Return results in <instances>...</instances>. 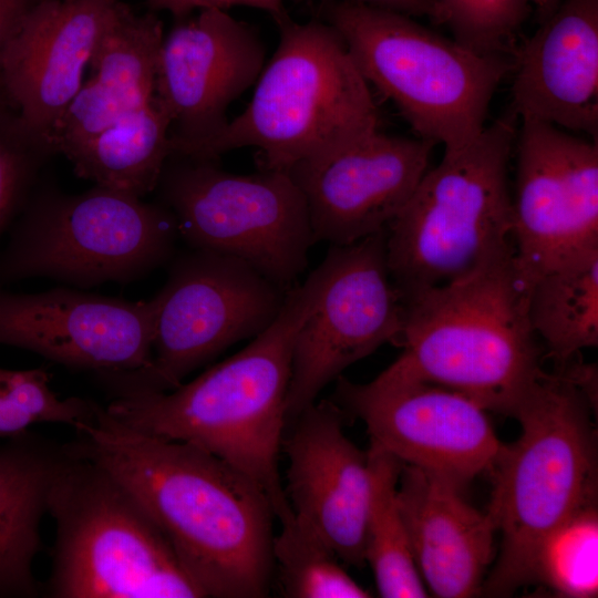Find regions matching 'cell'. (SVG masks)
I'll return each mask as SVG.
<instances>
[{
  "mask_svg": "<svg viewBox=\"0 0 598 598\" xmlns=\"http://www.w3.org/2000/svg\"><path fill=\"white\" fill-rule=\"evenodd\" d=\"M74 430L73 450L141 505L205 597L269 596L276 517L254 481L190 444L133 430L97 405Z\"/></svg>",
  "mask_w": 598,
  "mask_h": 598,
  "instance_id": "obj_1",
  "label": "cell"
},
{
  "mask_svg": "<svg viewBox=\"0 0 598 598\" xmlns=\"http://www.w3.org/2000/svg\"><path fill=\"white\" fill-rule=\"evenodd\" d=\"M322 262L287 292L276 320L236 354L166 390L120 392L104 410L142 433L190 444L254 481L285 522L293 512L279 474L285 401L297 334L328 279Z\"/></svg>",
  "mask_w": 598,
  "mask_h": 598,
  "instance_id": "obj_2",
  "label": "cell"
},
{
  "mask_svg": "<svg viewBox=\"0 0 598 598\" xmlns=\"http://www.w3.org/2000/svg\"><path fill=\"white\" fill-rule=\"evenodd\" d=\"M395 370L513 416L544 370L514 244L470 272L402 297Z\"/></svg>",
  "mask_w": 598,
  "mask_h": 598,
  "instance_id": "obj_3",
  "label": "cell"
},
{
  "mask_svg": "<svg viewBox=\"0 0 598 598\" xmlns=\"http://www.w3.org/2000/svg\"><path fill=\"white\" fill-rule=\"evenodd\" d=\"M277 49L248 106L213 138L183 155L219 159L255 147L260 168L286 172L379 131V112L340 34L326 21L276 22ZM179 154V153H178Z\"/></svg>",
  "mask_w": 598,
  "mask_h": 598,
  "instance_id": "obj_4",
  "label": "cell"
},
{
  "mask_svg": "<svg viewBox=\"0 0 598 598\" xmlns=\"http://www.w3.org/2000/svg\"><path fill=\"white\" fill-rule=\"evenodd\" d=\"M586 395L557 372H543L513 417L519 437L502 446L491 471L487 514L501 533V551L482 586L509 596L532 584L543 539L579 509L597 503L596 435Z\"/></svg>",
  "mask_w": 598,
  "mask_h": 598,
  "instance_id": "obj_5",
  "label": "cell"
},
{
  "mask_svg": "<svg viewBox=\"0 0 598 598\" xmlns=\"http://www.w3.org/2000/svg\"><path fill=\"white\" fill-rule=\"evenodd\" d=\"M368 83L391 100L419 137L456 152L485 127L512 64L443 38L411 17L349 1L320 3Z\"/></svg>",
  "mask_w": 598,
  "mask_h": 598,
  "instance_id": "obj_6",
  "label": "cell"
},
{
  "mask_svg": "<svg viewBox=\"0 0 598 598\" xmlns=\"http://www.w3.org/2000/svg\"><path fill=\"white\" fill-rule=\"evenodd\" d=\"M509 110L456 152H444L386 227V261L401 298L446 283L514 244Z\"/></svg>",
  "mask_w": 598,
  "mask_h": 598,
  "instance_id": "obj_7",
  "label": "cell"
},
{
  "mask_svg": "<svg viewBox=\"0 0 598 598\" xmlns=\"http://www.w3.org/2000/svg\"><path fill=\"white\" fill-rule=\"evenodd\" d=\"M47 512L55 524L50 597H205L141 505L73 448L58 463Z\"/></svg>",
  "mask_w": 598,
  "mask_h": 598,
  "instance_id": "obj_8",
  "label": "cell"
},
{
  "mask_svg": "<svg viewBox=\"0 0 598 598\" xmlns=\"http://www.w3.org/2000/svg\"><path fill=\"white\" fill-rule=\"evenodd\" d=\"M178 238L157 200L96 185L68 194L39 179L0 250V286L34 277L84 290L136 281L172 260Z\"/></svg>",
  "mask_w": 598,
  "mask_h": 598,
  "instance_id": "obj_9",
  "label": "cell"
},
{
  "mask_svg": "<svg viewBox=\"0 0 598 598\" xmlns=\"http://www.w3.org/2000/svg\"><path fill=\"white\" fill-rule=\"evenodd\" d=\"M188 248L236 257L290 289L315 244L305 197L283 171L241 175L171 153L155 188Z\"/></svg>",
  "mask_w": 598,
  "mask_h": 598,
  "instance_id": "obj_10",
  "label": "cell"
},
{
  "mask_svg": "<svg viewBox=\"0 0 598 598\" xmlns=\"http://www.w3.org/2000/svg\"><path fill=\"white\" fill-rule=\"evenodd\" d=\"M168 264L166 282L155 295L152 364L143 373L114 380L120 392L178 386L234 343L265 331L289 290L249 264L215 251L187 248Z\"/></svg>",
  "mask_w": 598,
  "mask_h": 598,
  "instance_id": "obj_11",
  "label": "cell"
},
{
  "mask_svg": "<svg viewBox=\"0 0 598 598\" xmlns=\"http://www.w3.org/2000/svg\"><path fill=\"white\" fill-rule=\"evenodd\" d=\"M328 279L295 341L285 401L286 423L317 401L352 363L396 343L403 302L386 261V228L343 246L330 245Z\"/></svg>",
  "mask_w": 598,
  "mask_h": 598,
  "instance_id": "obj_12",
  "label": "cell"
},
{
  "mask_svg": "<svg viewBox=\"0 0 598 598\" xmlns=\"http://www.w3.org/2000/svg\"><path fill=\"white\" fill-rule=\"evenodd\" d=\"M336 381L332 401L359 416L371 441L402 464L463 487L499 455L503 444L486 410L456 391L391 365L369 383Z\"/></svg>",
  "mask_w": 598,
  "mask_h": 598,
  "instance_id": "obj_13",
  "label": "cell"
},
{
  "mask_svg": "<svg viewBox=\"0 0 598 598\" xmlns=\"http://www.w3.org/2000/svg\"><path fill=\"white\" fill-rule=\"evenodd\" d=\"M520 120L512 235L526 293L548 268L598 246V145L547 122Z\"/></svg>",
  "mask_w": 598,
  "mask_h": 598,
  "instance_id": "obj_14",
  "label": "cell"
},
{
  "mask_svg": "<svg viewBox=\"0 0 598 598\" xmlns=\"http://www.w3.org/2000/svg\"><path fill=\"white\" fill-rule=\"evenodd\" d=\"M158 301H130L61 286L12 292L0 286V343L65 367L128 378L152 364Z\"/></svg>",
  "mask_w": 598,
  "mask_h": 598,
  "instance_id": "obj_15",
  "label": "cell"
},
{
  "mask_svg": "<svg viewBox=\"0 0 598 598\" xmlns=\"http://www.w3.org/2000/svg\"><path fill=\"white\" fill-rule=\"evenodd\" d=\"M266 65L259 33L226 10L203 9L164 35L155 96L171 117L172 153L185 154L228 123L229 105Z\"/></svg>",
  "mask_w": 598,
  "mask_h": 598,
  "instance_id": "obj_16",
  "label": "cell"
},
{
  "mask_svg": "<svg viewBox=\"0 0 598 598\" xmlns=\"http://www.w3.org/2000/svg\"><path fill=\"white\" fill-rule=\"evenodd\" d=\"M434 145L378 131L288 168L305 197L315 244L343 246L384 230L427 171Z\"/></svg>",
  "mask_w": 598,
  "mask_h": 598,
  "instance_id": "obj_17",
  "label": "cell"
},
{
  "mask_svg": "<svg viewBox=\"0 0 598 598\" xmlns=\"http://www.w3.org/2000/svg\"><path fill=\"white\" fill-rule=\"evenodd\" d=\"M121 1L44 0L7 47L0 97L33 137L53 147L54 131Z\"/></svg>",
  "mask_w": 598,
  "mask_h": 598,
  "instance_id": "obj_18",
  "label": "cell"
},
{
  "mask_svg": "<svg viewBox=\"0 0 598 598\" xmlns=\"http://www.w3.org/2000/svg\"><path fill=\"white\" fill-rule=\"evenodd\" d=\"M332 400L316 401L290 424L282 442L288 457L285 493L295 515L307 520L341 561L362 567L370 468L343 431Z\"/></svg>",
  "mask_w": 598,
  "mask_h": 598,
  "instance_id": "obj_19",
  "label": "cell"
},
{
  "mask_svg": "<svg viewBox=\"0 0 598 598\" xmlns=\"http://www.w3.org/2000/svg\"><path fill=\"white\" fill-rule=\"evenodd\" d=\"M511 111L598 136V0H561L516 54Z\"/></svg>",
  "mask_w": 598,
  "mask_h": 598,
  "instance_id": "obj_20",
  "label": "cell"
},
{
  "mask_svg": "<svg viewBox=\"0 0 598 598\" xmlns=\"http://www.w3.org/2000/svg\"><path fill=\"white\" fill-rule=\"evenodd\" d=\"M398 501L419 574L442 598L472 597L482 590L493 559L495 525L467 504L461 486L402 464Z\"/></svg>",
  "mask_w": 598,
  "mask_h": 598,
  "instance_id": "obj_21",
  "label": "cell"
},
{
  "mask_svg": "<svg viewBox=\"0 0 598 598\" xmlns=\"http://www.w3.org/2000/svg\"><path fill=\"white\" fill-rule=\"evenodd\" d=\"M163 39L156 12L138 13L120 2L93 49L89 78L54 131L55 154H66L153 100Z\"/></svg>",
  "mask_w": 598,
  "mask_h": 598,
  "instance_id": "obj_22",
  "label": "cell"
},
{
  "mask_svg": "<svg viewBox=\"0 0 598 598\" xmlns=\"http://www.w3.org/2000/svg\"><path fill=\"white\" fill-rule=\"evenodd\" d=\"M61 455L27 434L0 446V598L40 594L33 563L41 549V519Z\"/></svg>",
  "mask_w": 598,
  "mask_h": 598,
  "instance_id": "obj_23",
  "label": "cell"
},
{
  "mask_svg": "<svg viewBox=\"0 0 598 598\" xmlns=\"http://www.w3.org/2000/svg\"><path fill=\"white\" fill-rule=\"evenodd\" d=\"M171 153V117L154 96L64 156L78 177L144 198L155 190Z\"/></svg>",
  "mask_w": 598,
  "mask_h": 598,
  "instance_id": "obj_24",
  "label": "cell"
},
{
  "mask_svg": "<svg viewBox=\"0 0 598 598\" xmlns=\"http://www.w3.org/2000/svg\"><path fill=\"white\" fill-rule=\"evenodd\" d=\"M527 317L548 354L561 364L598 344V246L540 274L528 287Z\"/></svg>",
  "mask_w": 598,
  "mask_h": 598,
  "instance_id": "obj_25",
  "label": "cell"
},
{
  "mask_svg": "<svg viewBox=\"0 0 598 598\" xmlns=\"http://www.w3.org/2000/svg\"><path fill=\"white\" fill-rule=\"evenodd\" d=\"M367 454L370 497L364 559L373 571L378 592L385 598L426 597L398 501L402 463L373 441Z\"/></svg>",
  "mask_w": 598,
  "mask_h": 598,
  "instance_id": "obj_26",
  "label": "cell"
},
{
  "mask_svg": "<svg viewBox=\"0 0 598 598\" xmlns=\"http://www.w3.org/2000/svg\"><path fill=\"white\" fill-rule=\"evenodd\" d=\"M272 539V558L278 587L288 598H367L361 587L341 566L326 539L303 518L280 523Z\"/></svg>",
  "mask_w": 598,
  "mask_h": 598,
  "instance_id": "obj_27",
  "label": "cell"
},
{
  "mask_svg": "<svg viewBox=\"0 0 598 598\" xmlns=\"http://www.w3.org/2000/svg\"><path fill=\"white\" fill-rule=\"evenodd\" d=\"M597 503L588 505L557 527L540 543L533 567L532 582L557 596L592 598L598 594Z\"/></svg>",
  "mask_w": 598,
  "mask_h": 598,
  "instance_id": "obj_28",
  "label": "cell"
},
{
  "mask_svg": "<svg viewBox=\"0 0 598 598\" xmlns=\"http://www.w3.org/2000/svg\"><path fill=\"white\" fill-rule=\"evenodd\" d=\"M52 146L30 135L13 111L0 101V239L40 179Z\"/></svg>",
  "mask_w": 598,
  "mask_h": 598,
  "instance_id": "obj_29",
  "label": "cell"
},
{
  "mask_svg": "<svg viewBox=\"0 0 598 598\" xmlns=\"http://www.w3.org/2000/svg\"><path fill=\"white\" fill-rule=\"evenodd\" d=\"M457 42L484 54H504L530 11V0H435Z\"/></svg>",
  "mask_w": 598,
  "mask_h": 598,
  "instance_id": "obj_30",
  "label": "cell"
},
{
  "mask_svg": "<svg viewBox=\"0 0 598 598\" xmlns=\"http://www.w3.org/2000/svg\"><path fill=\"white\" fill-rule=\"evenodd\" d=\"M34 425L23 370L0 368V437H17Z\"/></svg>",
  "mask_w": 598,
  "mask_h": 598,
  "instance_id": "obj_31",
  "label": "cell"
},
{
  "mask_svg": "<svg viewBox=\"0 0 598 598\" xmlns=\"http://www.w3.org/2000/svg\"><path fill=\"white\" fill-rule=\"evenodd\" d=\"M150 11H167L176 20L189 17L195 10L220 9L244 6L269 13L275 21L287 16L283 0H144Z\"/></svg>",
  "mask_w": 598,
  "mask_h": 598,
  "instance_id": "obj_32",
  "label": "cell"
},
{
  "mask_svg": "<svg viewBox=\"0 0 598 598\" xmlns=\"http://www.w3.org/2000/svg\"><path fill=\"white\" fill-rule=\"evenodd\" d=\"M43 1L44 0H0V66L7 47L20 30L29 14Z\"/></svg>",
  "mask_w": 598,
  "mask_h": 598,
  "instance_id": "obj_33",
  "label": "cell"
},
{
  "mask_svg": "<svg viewBox=\"0 0 598 598\" xmlns=\"http://www.w3.org/2000/svg\"><path fill=\"white\" fill-rule=\"evenodd\" d=\"M315 3H324L330 1H349L361 3L374 8L385 9L399 12L409 17H429L434 21L442 23V17L435 0H303Z\"/></svg>",
  "mask_w": 598,
  "mask_h": 598,
  "instance_id": "obj_34",
  "label": "cell"
},
{
  "mask_svg": "<svg viewBox=\"0 0 598 598\" xmlns=\"http://www.w3.org/2000/svg\"><path fill=\"white\" fill-rule=\"evenodd\" d=\"M561 0H530L535 6L540 21L547 19L559 6Z\"/></svg>",
  "mask_w": 598,
  "mask_h": 598,
  "instance_id": "obj_35",
  "label": "cell"
}]
</instances>
